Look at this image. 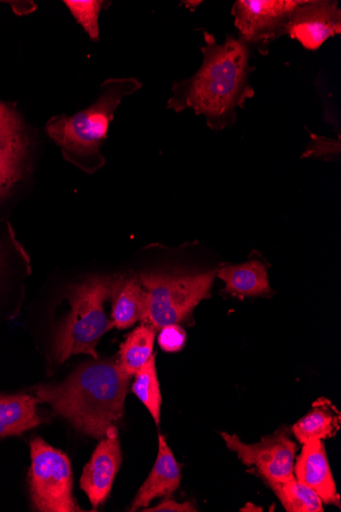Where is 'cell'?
<instances>
[{
  "label": "cell",
  "mask_w": 341,
  "mask_h": 512,
  "mask_svg": "<svg viewBox=\"0 0 341 512\" xmlns=\"http://www.w3.org/2000/svg\"><path fill=\"white\" fill-rule=\"evenodd\" d=\"M124 276H95L77 286L70 296L71 311L61 324L54 344L59 364L86 354L99 359L96 346L112 330L105 303L113 298Z\"/></svg>",
  "instance_id": "obj_3"
},
{
  "label": "cell",
  "mask_w": 341,
  "mask_h": 512,
  "mask_svg": "<svg viewBox=\"0 0 341 512\" xmlns=\"http://www.w3.org/2000/svg\"><path fill=\"white\" fill-rule=\"evenodd\" d=\"M15 436V433L2 420H0V438Z\"/></svg>",
  "instance_id": "obj_25"
},
{
  "label": "cell",
  "mask_w": 341,
  "mask_h": 512,
  "mask_svg": "<svg viewBox=\"0 0 341 512\" xmlns=\"http://www.w3.org/2000/svg\"><path fill=\"white\" fill-rule=\"evenodd\" d=\"M29 481L34 507L42 512L81 511L73 497L71 462L66 454L36 438L31 442Z\"/></svg>",
  "instance_id": "obj_6"
},
{
  "label": "cell",
  "mask_w": 341,
  "mask_h": 512,
  "mask_svg": "<svg viewBox=\"0 0 341 512\" xmlns=\"http://www.w3.org/2000/svg\"><path fill=\"white\" fill-rule=\"evenodd\" d=\"M302 0H237L232 7L238 38L266 56L270 45L287 33Z\"/></svg>",
  "instance_id": "obj_7"
},
{
  "label": "cell",
  "mask_w": 341,
  "mask_h": 512,
  "mask_svg": "<svg viewBox=\"0 0 341 512\" xmlns=\"http://www.w3.org/2000/svg\"><path fill=\"white\" fill-rule=\"evenodd\" d=\"M8 257V250L4 249L2 244H0V283H2L3 276L9 265Z\"/></svg>",
  "instance_id": "obj_24"
},
{
  "label": "cell",
  "mask_w": 341,
  "mask_h": 512,
  "mask_svg": "<svg viewBox=\"0 0 341 512\" xmlns=\"http://www.w3.org/2000/svg\"><path fill=\"white\" fill-rule=\"evenodd\" d=\"M215 272L197 274L145 273L139 281L146 292V312L142 320L156 331L178 324L204 300L213 284Z\"/></svg>",
  "instance_id": "obj_5"
},
{
  "label": "cell",
  "mask_w": 341,
  "mask_h": 512,
  "mask_svg": "<svg viewBox=\"0 0 341 512\" xmlns=\"http://www.w3.org/2000/svg\"><path fill=\"white\" fill-rule=\"evenodd\" d=\"M141 88L135 78H111L101 86V95L89 108L73 116H56L46 124L47 134L67 155L100 156L111 122L123 99Z\"/></svg>",
  "instance_id": "obj_4"
},
{
  "label": "cell",
  "mask_w": 341,
  "mask_h": 512,
  "mask_svg": "<svg viewBox=\"0 0 341 512\" xmlns=\"http://www.w3.org/2000/svg\"><path fill=\"white\" fill-rule=\"evenodd\" d=\"M142 511L148 512H196L198 511L196 506H194L191 502H183L178 503L174 500H166L161 504L153 507L146 508Z\"/></svg>",
  "instance_id": "obj_23"
},
{
  "label": "cell",
  "mask_w": 341,
  "mask_h": 512,
  "mask_svg": "<svg viewBox=\"0 0 341 512\" xmlns=\"http://www.w3.org/2000/svg\"><path fill=\"white\" fill-rule=\"evenodd\" d=\"M112 329L126 330L142 321L146 312V292L139 278H123L114 295Z\"/></svg>",
  "instance_id": "obj_14"
},
{
  "label": "cell",
  "mask_w": 341,
  "mask_h": 512,
  "mask_svg": "<svg viewBox=\"0 0 341 512\" xmlns=\"http://www.w3.org/2000/svg\"><path fill=\"white\" fill-rule=\"evenodd\" d=\"M132 392L150 411L157 425L161 421L162 395L157 374L156 356L153 355L134 375Z\"/></svg>",
  "instance_id": "obj_20"
},
{
  "label": "cell",
  "mask_w": 341,
  "mask_h": 512,
  "mask_svg": "<svg viewBox=\"0 0 341 512\" xmlns=\"http://www.w3.org/2000/svg\"><path fill=\"white\" fill-rule=\"evenodd\" d=\"M222 437L243 464L255 467L267 482L295 479L297 445L286 430L277 431L256 444L243 443L237 436L226 433Z\"/></svg>",
  "instance_id": "obj_8"
},
{
  "label": "cell",
  "mask_w": 341,
  "mask_h": 512,
  "mask_svg": "<svg viewBox=\"0 0 341 512\" xmlns=\"http://www.w3.org/2000/svg\"><path fill=\"white\" fill-rule=\"evenodd\" d=\"M64 4L88 36L94 41H99V18L106 3L97 0H66Z\"/></svg>",
  "instance_id": "obj_21"
},
{
  "label": "cell",
  "mask_w": 341,
  "mask_h": 512,
  "mask_svg": "<svg viewBox=\"0 0 341 512\" xmlns=\"http://www.w3.org/2000/svg\"><path fill=\"white\" fill-rule=\"evenodd\" d=\"M38 400L30 395L0 396V420L15 436L22 435L41 424L36 411Z\"/></svg>",
  "instance_id": "obj_18"
},
{
  "label": "cell",
  "mask_w": 341,
  "mask_h": 512,
  "mask_svg": "<svg viewBox=\"0 0 341 512\" xmlns=\"http://www.w3.org/2000/svg\"><path fill=\"white\" fill-rule=\"evenodd\" d=\"M240 511H263V508L256 506L253 503H248L245 507L241 508Z\"/></svg>",
  "instance_id": "obj_26"
},
{
  "label": "cell",
  "mask_w": 341,
  "mask_h": 512,
  "mask_svg": "<svg viewBox=\"0 0 341 512\" xmlns=\"http://www.w3.org/2000/svg\"><path fill=\"white\" fill-rule=\"evenodd\" d=\"M129 381L118 361L94 359L62 384L33 391L78 431L102 440L123 416Z\"/></svg>",
  "instance_id": "obj_2"
},
{
  "label": "cell",
  "mask_w": 341,
  "mask_h": 512,
  "mask_svg": "<svg viewBox=\"0 0 341 512\" xmlns=\"http://www.w3.org/2000/svg\"><path fill=\"white\" fill-rule=\"evenodd\" d=\"M218 275L226 285V292L235 296L255 297L270 291L267 270L259 261L224 267Z\"/></svg>",
  "instance_id": "obj_15"
},
{
  "label": "cell",
  "mask_w": 341,
  "mask_h": 512,
  "mask_svg": "<svg viewBox=\"0 0 341 512\" xmlns=\"http://www.w3.org/2000/svg\"><path fill=\"white\" fill-rule=\"evenodd\" d=\"M160 347L169 353L178 352L186 343V334L178 324L166 325L159 336Z\"/></svg>",
  "instance_id": "obj_22"
},
{
  "label": "cell",
  "mask_w": 341,
  "mask_h": 512,
  "mask_svg": "<svg viewBox=\"0 0 341 512\" xmlns=\"http://www.w3.org/2000/svg\"><path fill=\"white\" fill-rule=\"evenodd\" d=\"M289 512H322L323 501L310 487L296 478L288 482H268Z\"/></svg>",
  "instance_id": "obj_19"
},
{
  "label": "cell",
  "mask_w": 341,
  "mask_h": 512,
  "mask_svg": "<svg viewBox=\"0 0 341 512\" xmlns=\"http://www.w3.org/2000/svg\"><path fill=\"white\" fill-rule=\"evenodd\" d=\"M28 145L20 115L11 105L0 101V201L21 180Z\"/></svg>",
  "instance_id": "obj_10"
},
{
  "label": "cell",
  "mask_w": 341,
  "mask_h": 512,
  "mask_svg": "<svg viewBox=\"0 0 341 512\" xmlns=\"http://www.w3.org/2000/svg\"><path fill=\"white\" fill-rule=\"evenodd\" d=\"M121 463L119 434L113 426L92 453L80 479V487L94 508L108 499Z\"/></svg>",
  "instance_id": "obj_11"
},
{
  "label": "cell",
  "mask_w": 341,
  "mask_h": 512,
  "mask_svg": "<svg viewBox=\"0 0 341 512\" xmlns=\"http://www.w3.org/2000/svg\"><path fill=\"white\" fill-rule=\"evenodd\" d=\"M341 33V10L332 0H302L292 14L286 35L315 52L331 37Z\"/></svg>",
  "instance_id": "obj_9"
},
{
  "label": "cell",
  "mask_w": 341,
  "mask_h": 512,
  "mask_svg": "<svg viewBox=\"0 0 341 512\" xmlns=\"http://www.w3.org/2000/svg\"><path fill=\"white\" fill-rule=\"evenodd\" d=\"M157 331L149 324H142L121 345L118 363L126 376L136 372L154 355Z\"/></svg>",
  "instance_id": "obj_17"
},
{
  "label": "cell",
  "mask_w": 341,
  "mask_h": 512,
  "mask_svg": "<svg viewBox=\"0 0 341 512\" xmlns=\"http://www.w3.org/2000/svg\"><path fill=\"white\" fill-rule=\"evenodd\" d=\"M181 483V470L164 436H159V453L153 471L139 489L130 511L148 506L155 498L175 492Z\"/></svg>",
  "instance_id": "obj_13"
},
{
  "label": "cell",
  "mask_w": 341,
  "mask_h": 512,
  "mask_svg": "<svg viewBox=\"0 0 341 512\" xmlns=\"http://www.w3.org/2000/svg\"><path fill=\"white\" fill-rule=\"evenodd\" d=\"M303 445L294 468L295 478L316 492L324 503L340 507V498L322 441L314 440Z\"/></svg>",
  "instance_id": "obj_12"
},
{
  "label": "cell",
  "mask_w": 341,
  "mask_h": 512,
  "mask_svg": "<svg viewBox=\"0 0 341 512\" xmlns=\"http://www.w3.org/2000/svg\"><path fill=\"white\" fill-rule=\"evenodd\" d=\"M340 414L330 401L322 398L314 403L312 410L292 427L300 443L333 437L339 429Z\"/></svg>",
  "instance_id": "obj_16"
},
{
  "label": "cell",
  "mask_w": 341,
  "mask_h": 512,
  "mask_svg": "<svg viewBox=\"0 0 341 512\" xmlns=\"http://www.w3.org/2000/svg\"><path fill=\"white\" fill-rule=\"evenodd\" d=\"M201 48L203 63L196 74L175 82L167 108L177 113L191 110L205 117L207 125L216 131L234 126L237 110L255 97L250 76L253 49L240 38L227 35L220 44L214 35L204 32Z\"/></svg>",
  "instance_id": "obj_1"
}]
</instances>
